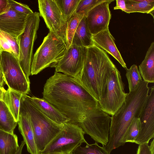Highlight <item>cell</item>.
Here are the masks:
<instances>
[{
	"mask_svg": "<svg viewBox=\"0 0 154 154\" xmlns=\"http://www.w3.org/2000/svg\"><path fill=\"white\" fill-rule=\"evenodd\" d=\"M43 98L79 124L99 104L76 78L55 71L44 85Z\"/></svg>",
	"mask_w": 154,
	"mask_h": 154,
	"instance_id": "1",
	"label": "cell"
},
{
	"mask_svg": "<svg viewBox=\"0 0 154 154\" xmlns=\"http://www.w3.org/2000/svg\"><path fill=\"white\" fill-rule=\"evenodd\" d=\"M148 84L143 80L134 90L127 93L123 104L112 115L109 141L103 146L109 154L122 146V140L133 119L139 118L149 95Z\"/></svg>",
	"mask_w": 154,
	"mask_h": 154,
	"instance_id": "2",
	"label": "cell"
},
{
	"mask_svg": "<svg viewBox=\"0 0 154 154\" xmlns=\"http://www.w3.org/2000/svg\"><path fill=\"white\" fill-rule=\"evenodd\" d=\"M116 68L106 52L94 44L87 48L82 69L76 78L99 102L105 92L107 77Z\"/></svg>",
	"mask_w": 154,
	"mask_h": 154,
	"instance_id": "3",
	"label": "cell"
},
{
	"mask_svg": "<svg viewBox=\"0 0 154 154\" xmlns=\"http://www.w3.org/2000/svg\"><path fill=\"white\" fill-rule=\"evenodd\" d=\"M20 107L29 116L35 143L38 153L62 129L63 125L55 123L43 114L32 102L31 97L22 94Z\"/></svg>",
	"mask_w": 154,
	"mask_h": 154,
	"instance_id": "4",
	"label": "cell"
},
{
	"mask_svg": "<svg viewBox=\"0 0 154 154\" xmlns=\"http://www.w3.org/2000/svg\"><path fill=\"white\" fill-rule=\"evenodd\" d=\"M67 47L61 37L49 31L34 54L31 63V74L36 75L53 63L60 60Z\"/></svg>",
	"mask_w": 154,
	"mask_h": 154,
	"instance_id": "5",
	"label": "cell"
},
{
	"mask_svg": "<svg viewBox=\"0 0 154 154\" xmlns=\"http://www.w3.org/2000/svg\"><path fill=\"white\" fill-rule=\"evenodd\" d=\"M85 134L77 124L68 122L65 123L62 129L39 154H71L79 145L88 144Z\"/></svg>",
	"mask_w": 154,
	"mask_h": 154,
	"instance_id": "6",
	"label": "cell"
},
{
	"mask_svg": "<svg viewBox=\"0 0 154 154\" xmlns=\"http://www.w3.org/2000/svg\"><path fill=\"white\" fill-rule=\"evenodd\" d=\"M40 14L37 12L28 15L23 33L19 36V55L18 60L20 66L29 81L33 57L34 42L37 38V32L40 23Z\"/></svg>",
	"mask_w": 154,
	"mask_h": 154,
	"instance_id": "7",
	"label": "cell"
},
{
	"mask_svg": "<svg viewBox=\"0 0 154 154\" xmlns=\"http://www.w3.org/2000/svg\"><path fill=\"white\" fill-rule=\"evenodd\" d=\"M0 67L6 84L9 88L26 94L30 91V81L27 79L14 54L2 50L0 56Z\"/></svg>",
	"mask_w": 154,
	"mask_h": 154,
	"instance_id": "8",
	"label": "cell"
},
{
	"mask_svg": "<svg viewBox=\"0 0 154 154\" xmlns=\"http://www.w3.org/2000/svg\"><path fill=\"white\" fill-rule=\"evenodd\" d=\"M111 118L103 111L99 104L88 114L78 124L85 134L103 146L108 142Z\"/></svg>",
	"mask_w": 154,
	"mask_h": 154,
	"instance_id": "9",
	"label": "cell"
},
{
	"mask_svg": "<svg viewBox=\"0 0 154 154\" xmlns=\"http://www.w3.org/2000/svg\"><path fill=\"white\" fill-rule=\"evenodd\" d=\"M127 94L121 73L116 67L107 77L105 92L98 102L99 105L109 115H113L124 103Z\"/></svg>",
	"mask_w": 154,
	"mask_h": 154,
	"instance_id": "10",
	"label": "cell"
},
{
	"mask_svg": "<svg viewBox=\"0 0 154 154\" xmlns=\"http://www.w3.org/2000/svg\"><path fill=\"white\" fill-rule=\"evenodd\" d=\"M38 2L40 15L49 31L61 38L66 42L67 22L55 0H39Z\"/></svg>",
	"mask_w": 154,
	"mask_h": 154,
	"instance_id": "11",
	"label": "cell"
},
{
	"mask_svg": "<svg viewBox=\"0 0 154 154\" xmlns=\"http://www.w3.org/2000/svg\"><path fill=\"white\" fill-rule=\"evenodd\" d=\"M87 48L72 44L63 57L50 67L54 68L57 72L76 78L82 69Z\"/></svg>",
	"mask_w": 154,
	"mask_h": 154,
	"instance_id": "12",
	"label": "cell"
},
{
	"mask_svg": "<svg viewBox=\"0 0 154 154\" xmlns=\"http://www.w3.org/2000/svg\"><path fill=\"white\" fill-rule=\"evenodd\" d=\"M140 128L134 143L139 145L149 143L154 137V87L151 90L139 117Z\"/></svg>",
	"mask_w": 154,
	"mask_h": 154,
	"instance_id": "13",
	"label": "cell"
},
{
	"mask_svg": "<svg viewBox=\"0 0 154 154\" xmlns=\"http://www.w3.org/2000/svg\"><path fill=\"white\" fill-rule=\"evenodd\" d=\"M113 0H105L92 8L86 16L87 24L92 35L109 28L111 15L109 5Z\"/></svg>",
	"mask_w": 154,
	"mask_h": 154,
	"instance_id": "14",
	"label": "cell"
},
{
	"mask_svg": "<svg viewBox=\"0 0 154 154\" xmlns=\"http://www.w3.org/2000/svg\"><path fill=\"white\" fill-rule=\"evenodd\" d=\"M28 16L13 10L11 7L0 14V29L14 37H18L24 31Z\"/></svg>",
	"mask_w": 154,
	"mask_h": 154,
	"instance_id": "15",
	"label": "cell"
},
{
	"mask_svg": "<svg viewBox=\"0 0 154 154\" xmlns=\"http://www.w3.org/2000/svg\"><path fill=\"white\" fill-rule=\"evenodd\" d=\"M92 39L95 45L111 55L124 68H127L109 28L93 35Z\"/></svg>",
	"mask_w": 154,
	"mask_h": 154,
	"instance_id": "16",
	"label": "cell"
},
{
	"mask_svg": "<svg viewBox=\"0 0 154 154\" xmlns=\"http://www.w3.org/2000/svg\"><path fill=\"white\" fill-rule=\"evenodd\" d=\"M17 123L19 130L26 145L28 151L30 154H39L35 142L29 116L20 107Z\"/></svg>",
	"mask_w": 154,
	"mask_h": 154,
	"instance_id": "17",
	"label": "cell"
},
{
	"mask_svg": "<svg viewBox=\"0 0 154 154\" xmlns=\"http://www.w3.org/2000/svg\"><path fill=\"white\" fill-rule=\"evenodd\" d=\"M35 106L46 116L59 125H63L70 120L44 98L31 97Z\"/></svg>",
	"mask_w": 154,
	"mask_h": 154,
	"instance_id": "18",
	"label": "cell"
},
{
	"mask_svg": "<svg viewBox=\"0 0 154 154\" xmlns=\"http://www.w3.org/2000/svg\"><path fill=\"white\" fill-rule=\"evenodd\" d=\"M139 72L144 81L154 82V42L146 52L144 59L139 66Z\"/></svg>",
	"mask_w": 154,
	"mask_h": 154,
	"instance_id": "19",
	"label": "cell"
},
{
	"mask_svg": "<svg viewBox=\"0 0 154 154\" xmlns=\"http://www.w3.org/2000/svg\"><path fill=\"white\" fill-rule=\"evenodd\" d=\"M92 36L87 24L86 16H84L78 26L72 44L79 47L88 48L94 44Z\"/></svg>",
	"mask_w": 154,
	"mask_h": 154,
	"instance_id": "20",
	"label": "cell"
},
{
	"mask_svg": "<svg viewBox=\"0 0 154 154\" xmlns=\"http://www.w3.org/2000/svg\"><path fill=\"white\" fill-rule=\"evenodd\" d=\"M22 94L8 88L3 92L1 100L5 104L17 122Z\"/></svg>",
	"mask_w": 154,
	"mask_h": 154,
	"instance_id": "21",
	"label": "cell"
},
{
	"mask_svg": "<svg viewBox=\"0 0 154 154\" xmlns=\"http://www.w3.org/2000/svg\"><path fill=\"white\" fill-rule=\"evenodd\" d=\"M17 135L0 130V154H15L19 146Z\"/></svg>",
	"mask_w": 154,
	"mask_h": 154,
	"instance_id": "22",
	"label": "cell"
},
{
	"mask_svg": "<svg viewBox=\"0 0 154 154\" xmlns=\"http://www.w3.org/2000/svg\"><path fill=\"white\" fill-rule=\"evenodd\" d=\"M17 124L5 104L0 100V130L14 134Z\"/></svg>",
	"mask_w": 154,
	"mask_h": 154,
	"instance_id": "23",
	"label": "cell"
},
{
	"mask_svg": "<svg viewBox=\"0 0 154 154\" xmlns=\"http://www.w3.org/2000/svg\"><path fill=\"white\" fill-rule=\"evenodd\" d=\"M126 9L129 13L134 12L146 13L154 18V0H125Z\"/></svg>",
	"mask_w": 154,
	"mask_h": 154,
	"instance_id": "24",
	"label": "cell"
},
{
	"mask_svg": "<svg viewBox=\"0 0 154 154\" xmlns=\"http://www.w3.org/2000/svg\"><path fill=\"white\" fill-rule=\"evenodd\" d=\"M84 15L74 14L67 21L66 32V43L67 49L72 44L73 38L78 26Z\"/></svg>",
	"mask_w": 154,
	"mask_h": 154,
	"instance_id": "25",
	"label": "cell"
},
{
	"mask_svg": "<svg viewBox=\"0 0 154 154\" xmlns=\"http://www.w3.org/2000/svg\"><path fill=\"white\" fill-rule=\"evenodd\" d=\"M81 0H55L67 22L75 13Z\"/></svg>",
	"mask_w": 154,
	"mask_h": 154,
	"instance_id": "26",
	"label": "cell"
},
{
	"mask_svg": "<svg viewBox=\"0 0 154 154\" xmlns=\"http://www.w3.org/2000/svg\"><path fill=\"white\" fill-rule=\"evenodd\" d=\"M125 69L130 92L134 90L143 80L136 65L133 64L129 69L126 68Z\"/></svg>",
	"mask_w": 154,
	"mask_h": 154,
	"instance_id": "27",
	"label": "cell"
},
{
	"mask_svg": "<svg viewBox=\"0 0 154 154\" xmlns=\"http://www.w3.org/2000/svg\"><path fill=\"white\" fill-rule=\"evenodd\" d=\"M71 154H110L103 147L100 146L96 143L89 144L85 147L81 145L77 146Z\"/></svg>",
	"mask_w": 154,
	"mask_h": 154,
	"instance_id": "28",
	"label": "cell"
},
{
	"mask_svg": "<svg viewBox=\"0 0 154 154\" xmlns=\"http://www.w3.org/2000/svg\"><path fill=\"white\" fill-rule=\"evenodd\" d=\"M140 126L139 118H134L122 140V146L127 142L134 143L139 133Z\"/></svg>",
	"mask_w": 154,
	"mask_h": 154,
	"instance_id": "29",
	"label": "cell"
},
{
	"mask_svg": "<svg viewBox=\"0 0 154 154\" xmlns=\"http://www.w3.org/2000/svg\"><path fill=\"white\" fill-rule=\"evenodd\" d=\"M105 0H81L75 13L86 16L95 6Z\"/></svg>",
	"mask_w": 154,
	"mask_h": 154,
	"instance_id": "30",
	"label": "cell"
},
{
	"mask_svg": "<svg viewBox=\"0 0 154 154\" xmlns=\"http://www.w3.org/2000/svg\"><path fill=\"white\" fill-rule=\"evenodd\" d=\"M11 8L14 10L28 15L33 12L26 5L13 0H8Z\"/></svg>",
	"mask_w": 154,
	"mask_h": 154,
	"instance_id": "31",
	"label": "cell"
},
{
	"mask_svg": "<svg viewBox=\"0 0 154 154\" xmlns=\"http://www.w3.org/2000/svg\"><path fill=\"white\" fill-rule=\"evenodd\" d=\"M136 154H154V140L151 142L150 145L148 143L139 145Z\"/></svg>",
	"mask_w": 154,
	"mask_h": 154,
	"instance_id": "32",
	"label": "cell"
},
{
	"mask_svg": "<svg viewBox=\"0 0 154 154\" xmlns=\"http://www.w3.org/2000/svg\"><path fill=\"white\" fill-rule=\"evenodd\" d=\"M0 45L2 50L13 53L12 50L9 44L0 33Z\"/></svg>",
	"mask_w": 154,
	"mask_h": 154,
	"instance_id": "33",
	"label": "cell"
},
{
	"mask_svg": "<svg viewBox=\"0 0 154 154\" xmlns=\"http://www.w3.org/2000/svg\"><path fill=\"white\" fill-rule=\"evenodd\" d=\"M116 5L114 8V9H120L125 12L129 13L126 7L125 0H116Z\"/></svg>",
	"mask_w": 154,
	"mask_h": 154,
	"instance_id": "34",
	"label": "cell"
},
{
	"mask_svg": "<svg viewBox=\"0 0 154 154\" xmlns=\"http://www.w3.org/2000/svg\"><path fill=\"white\" fill-rule=\"evenodd\" d=\"M10 7L8 0H0V14L6 12Z\"/></svg>",
	"mask_w": 154,
	"mask_h": 154,
	"instance_id": "35",
	"label": "cell"
},
{
	"mask_svg": "<svg viewBox=\"0 0 154 154\" xmlns=\"http://www.w3.org/2000/svg\"><path fill=\"white\" fill-rule=\"evenodd\" d=\"M5 82L4 76L0 67V88L4 91L5 90L3 87Z\"/></svg>",
	"mask_w": 154,
	"mask_h": 154,
	"instance_id": "36",
	"label": "cell"
},
{
	"mask_svg": "<svg viewBox=\"0 0 154 154\" xmlns=\"http://www.w3.org/2000/svg\"><path fill=\"white\" fill-rule=\"evenodd\" d=\"M25 144V142L23 140L19 146L18 149L15 154H22L23 148Z\"/></svg>",
	"mask_w": 154,
	"mask_h": 154,
	"instance_id": "37",
	"label": "cell"
},
{
	"mask_svg": "<svg viewBox=\"0 0 154 154\" xmlns=\"http://www.w3.org/2000/svg\"><path fill=\"white\" fill-rule=\"evenodd\" d=\"M5 90H3L2 89L0 88V100H2L3 92Z\"/></svg>",
	"mask_w": 154,
	"mask_h": 154,
	"instance_id": "38",
	"label": "cell"
},
{
	"mask_svg": "<svg viewBox=\"0 0 154 154\" xmlns=\"http://www.w3.org/2000/svg\"><path fill=\"white\" fill-rule=\"evenodd\" d=\"M2 51V49L0 45V54H1V53Z\"/></svg>",
	"mask_w": 154,
	"mask_h": 154,
	"instance_id": "39",
	"label": "cell"
}]
</instances>
